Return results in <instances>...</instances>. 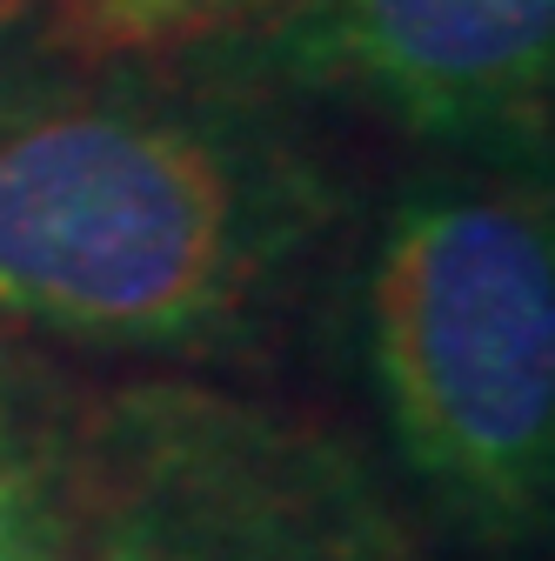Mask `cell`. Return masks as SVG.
<instances>
[{
  "mask_svg": "<svg viewBox=\"0 0 555 561\" xmlns=\"http://www.w3.org/2000/svg\"><path fill=\"white\" fill-rule=\"evenodd\" d=\"M60 561H388V535L295 428L148 388L67 448Z\"/></svg>",
  "mask_w": 555,
  "mask_h": 561,
  "instance_id": "3957f363",
  "label": "cell"
},
{
  "mask_svg": "<svg viewBox=\"0 0 555 561\" xmlns=\"http://www.w3.org/2000/svg\"><path fill=\"white\" fill-rule=\"evenodd\" d=\"M362 368L449 528L489 548L555 535V168H455L388 207Z\"/></svg>",
  "mask_w": 555,
  "mask_h": 561,
  "instance_id": "7a4b0ae2",
  "label": "cell"
},
{
  "mask_svg": "<svg viewBox=\"0 0 555 561\" xmlns=\"http://www.w3.org/2000/svg\"><path fill=\"white\" fill-rule=\"evenodd\" d=\"M67 535V442L0 388V561H60Z\"/></svg>",
  "mask_w": 555,
  "mask_h": 561,
  "instance_id": "5b68a950",
  "label": "cell"
},
{
  "mask_svg": "<svg viewBox=\"0 0 555 561\" xmlns=\"http://www.w3.org/2000/svg\"><path fill=\"white\" fill-rule=\"evenodd\" d=\"M41 14H54V0H0V60L21 47V34H27Z\"/></svg>",
  "mask_w": 555,
  "mask_h": 561,
  "instance_id": "52a82bcc",
  "label": "cell"
},
{
  "mask_svg": "<svg viewBox=\"0 0 555 561\" xmlns=\"http://www.w3.org/2000/svg\"><path fill=\"white\" fill-rule=\"evenodd\" d=\"M288 0H54L60 34L81 54H168L207 34H228L248 21L282 14Z\"/></svg>",
  "mask_w": 555,
  "mask_h": 561,
  "instance_id": "8992f818",
  "label": "cell"
},
{
  "mask_svg": "<svg viewBox=\"0 0 555 561\" xmlns=\"http://www.w3.org/2000/svg\"><path fill=\"white\" fill-rule=\"evenodd\" d=\"M261 27L288 81L468 168H555V0H288Z\"/></svg>",
  "mask_w": 555,
  "mask_h": 561,
  "instance_id": "277c9868",
  "label": "cell"
},
{
  "mask_svg": "<svg viewBox=\"0 0 555 561\" xmlns=\"http://www.w3.org/2000/svg\"><path fill=\"white\" fill-rule=\"evenodd\" d=\"M321 181L261 121L155 88L0 114V321L81 347H222L321 234Z\"/></svg>",
  "mask_w": 555,
  "mask_h": 561,
  "instance_id": "6da1fadb",
  "label": "cell"
}]
</instances>
